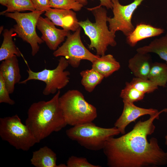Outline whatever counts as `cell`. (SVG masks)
Returning a JSON list of instances; mask_svg holds the SVG:
<instances>
[{"mask_svg": "<svg viewBox=\"0 0 167 167\" xmlns=\"http://www.w3.org/2000/svg\"><path fill=\"white\" fill-rule=\"evenodd\" d=\"M36 11H46L50 8L49 0H31Z\"/></svg>", "mask_w": 167, "mask_h": 167, "instance_id": "cell-29", "label": "cell"}, {"mask_svg": "<svg viewBox=\"0 0 167 167\" xmlns=\"http://www.w3.org/2000/svg\"><path fill=\"white\" fill-rule=\"evenodd\" d=\"M92 63V68L99 72L104 78L109 77L118 71L121 67L119 62L110 54L101 56Z\"/></svg>", "mask_w": 167, "mask_h": 167, "instance_id": "cell-17", "label": "cell"}, {"mask_svg": "<svg viewBox=\"0 0 167 167\" xmlns=\"http://www.w3.org/2000/svg\"><path fill=\"white\" fill-rule=\"evenodd\" d=\"M59 102L67 125L73 126L92 122L97 117L96 108L78 90H68L60 97Z\"/></svg>", "mask_w": 167, "mask_h": 167, "instance_id": "cell-4", "label": "cell"}, {"mask_svg": "<svg viewBox=\"0 0 167 167\" xmlns=\"http://www.w3.org/2000/svg\"><path fill=\"white\" fill-rule=\"evenodd\" d=\"M123 108L122 113L114 124V126L121 134H125V129L130 123L142 116L154 115L158 112V110L153 108L146 109L135 105L134 103L122 100Z\"/></svg>", "mask_w": 167, "mask_h": 167, "instance_id": "cell-12", "label": "cell"}, {"mask_svg": "<svg viewBox=\"0 0 167 167\" xmlns=\"http://www.w3.org/2000/svg\"><path fill=\"white\" fill-rule=\"evenodd\" d=\"M67 136L85 148L97 151L104 148L106 141L120 133L115 127L104 128L92 122L73 126L66 131Z\"/></svg>", "mask_w": 167, "mask_h": 167, "instance_id": "cell-5", "label": "cell"}, {"mask_svg": "<svg viewBox=\"0 0 167 167\" xmlns=\"http://www.w3.org/2000/svg\"><path fill=\"white\" fill-rule=\"evenodd\" d=\"M148 79L158 86L166 87L167 84V64L157 62L152 63Z\"/></svg>", "mask_w": 167, "mask_h": 167, "instance_id": "cell-21", "label": "cell"}, {"mask_svg": "<svg viewBox=\"0 0 167 167\" xmlns=\"http://www.w3.org/2000/svg\"><path fill=\"white\" fill-rule=\"evenodd\" d=\"M80 74L82 77L81 84L89 92H92L104 78L102 75L92 68L82 71Z\"/></svg>", "mask_w": 167, "mask_h": 167, "instance_id": "cell-22", "label": "cell"}, {"mask_svg": "<svg viewBox=\"0 0 167 167\" xmlns=\"http://www.w3.org/2000/svg\"><path fill=\"white\" fill-rule=\"evenodd\" d=\"M6 10L0 12V15L6 13L20 12L27 11H36L31 0H9Z\"/></svg>", "mask_w": 167, "mask_h": 167, "instance_id": "cell-23", "label": "cell"}, {"mask_svg": "<svg viewBox=\"0 0 167 167\" xmlns=\"http://www.w3.org/2000/svg\"><path fill=\"white\" fill-rule=\"evenodd\" d=\"M45 15L55 25L66 30L75 32L80 27L76 13L71 10L50 8Z\"/></svg>", "mask_w": 167, "mask_h": 167, "instance_id": "cell-13", "label": "cell"}, {"mask_svg": "<svg viewBox=\"0 0 167 167\" xmlns=\"http://www.w3.org/2000/svg\"><path fill=\"white\" fill-rule=\"evenodd\" d=\"M67 167H101L99 165H93L84 157L72 156L70 157L66 162Z\"/></svg>", "mask_w": 167, "mask_h": 167, "instance_id": "cell-27", "label": "cell"}, {"mask_svg": "<svg viewBox=\"0 0 167 167\" xmlns=\"http://www.w3.org/2000/svg\"><path fill=\"white\" fill-rule=\"evenodd\" d=\"M60 90L48 101L32 104L28 111L25 124L40 142L67 125L59 102Z\"/></svg>", "mask_w": 167, "mask_h": 167, "instance_id": "cell-2", "label": "cell"}, {"mask_svg": "<svg viewBox=\"0 0 167 167\" xmlns=\"http://www.w3.org/2000/svg\"><path fill=\"white\" fill-rule=\"evenodd\" d=\"M81 28L79 27L73 34L69 33L65 41L53 53L55 57H65L69 65L75 68L79 67L82 60L92 63L100 56L94 54L84 46L80 37Z\"/></svg>", "mask_w": 167, "mask_h": 167, "instance_id": "cell-9", "label": "cell"}, {"mask_svg": "<svg viewBox=\"0 0 167 167\" xmlns=\"http://www.w3.org/2000/svg\"><path fill=\"white\" fill-rule=\"evenodd\" d=\"M57 155L51 149L47 146L33 152L30 161L36 167H58L56 164Z\"/></svg>", "mask_w": 167, "mask_h": 167, "instance_id": "cell-18", "label": "cell"}, {"mask_svg": "<svg viewBox=\"0 0 167 167\" xmlns=\"http://www.w3.org/2000/svg\"><path fill=\"white\" fill-rule=\"evenodd\" d=\"M166 87V91L167 92V84ZM165 145H167V135H166L165 136Z\"/></svg>", "mask_w": 167, "mask_h": 167, "instance_id": "cell-32", "label": "cell"}, {"mask_svg": "<svg viewBox=\"0 0 167 167\" xmlns=\"http://www.w3.org/2000/svg\"><path fill=\"white\" fill-rule=\"evenodd\" d=\"M144 0H133L131 3L123 5L119 0H112L113 16L107 18L109 30L114 33L120 31L126 37L130 35L135 28L131 21L132 15Z\"/></svg>", "mask_w": 167, "mask_h": 167, "instance_id": "cell-10", "label": "cell"}, {"mask_svg": "<svg viewBox=\"0 0 167 167\" xmlns=\"http://www.w3.org/2000/svg\"><path fill=\"white\" fill-rule=\"evenodd\" d=\"M14 32L13 28L3 30V40L0 48V61L16 56L20 57L21 54L12 40Z\"/></svg>", "mask_w": 167, "mask_h": 167, "instance_id": "cell-19", "label": "cell"}, {"mask_svg": "<svg viewBox=\"0 0 167 167\" xmlns=\"http://www.w3.org/2000/svg\"><path fill=\"white\" fill-rule=\"evenodd\" d=\"M87 9L92 11L95 22L92 23L87 19L79 21V24L90 40L89 49H95L97 55H104L109 46L116 45L115 33L110 31L107 25V11L105 8L95 6Z\"/></svg>", "mask_w": 167, "mask_h": 167, "instance_id": "cell-3", "label": "cell"}, {"mask_svg": "<svg viewBox=\"0 0 167 167\" xmlns=\"http://www.w3.org/2000/svg\"><path fill=\"white\" fill-rule=\"evenodd\" d=\"M17 57L15 56L4 60L0 65V74L10 94L14 92L15 85L21 81V76Z\"/></svg>", "mask_w": 167, "mask_h": 167, "instance_id": "cell-14", "label": "cell"}, {"mask_svg": "<svg viewBox=\"0 0 167 167\" xmlns=\"http://www.w3.org/2000/svg\"><path fill=\"white\" fill-rule=\"evenodd\" d=\"M51 8L78 11L84 6L76 0H49Z\"/></svg>", "mask_w": 167, "mask_h": 167, "instance_id": "cell-26", "label": "cell"}, {"mask_svg": "<svg viewBox=\"0 0 167 167\" xmlns=\"http://www.w3.org/2000/svg\"><path fill=\"white\" fill-rule=\"evenodd\" d=\"M145 94L126 82L125 87L121 90L120 96L122 100L134 103L143 100Z\"/></svg>", "mask_w": 167, "mask_h": 167, "instance_id": "cell-24", "label": "cell"}, {"mask_svg": "<svg viewBox=\"0 0 167 167\" xmlns=\"http://www.w3.org/2000/svg\"><path fill=\"white\" fill-rule=\"evenodd\" d=\"M9 0H0V4L4 6H6Z\"/></svg>", "mask_w": 167, "mask_h": 167, "instance_id": "cell-31", "label": "cell"}, {"mask_svg": "<svg viewBox=\"0 0 167 167\" xmlns=\"http://www.w3.org/2000/svg\"><path fill=\"white\" fill-rule=\"evenodd\" d=\"M4 80L0 74V103H5L11 105L15 104V101L11 99Z\"/></svg>", "mask_w": 167, "mask_h": 167, "instance_id": "cell-28", "label": "cell"}, {"mask_svg": "<svg viewBox=\"0 0 167 167\" xmlns=\"http://www.w3.org/2000/svg\"><path fill=\"white\" fill-rule=\"evenodd\" d=\"M0 136L16 149L25 151L39 143L17 114L0 118Z\"/></svg>", "mask_w": 167, "mask_h": 167, "instance_id": "cell-6", "label": "cell"}, {"mask_svg": "<svg viewBox=\"0 0 167 167\" xmlns=\"http://www.w3.org/2000/svg\"><path fill=\"white\" fill-rule=\"evenodd\" d=\"M130 83L135 88L144 94L153 92L158 89V87L148 79L136 77L133 78Z\"/></svg>", "mask_w": 167, "mask_h": 167, "instance_id": "cell-25", "label": "cell"}, {"mask_svg": "<svg viewBox=\"0 0 167 167\" xmlns=\"http://www.w3.org/2000/svg\"><path fill=\"white\" fill-rule=\"evenodd\" d=\"M84 6L86 5L88 3L87 0H76ZM100 2V4L96 6L97 7H100L102 6H105L108 9H112L113 3L112 0H99Z\"/></svg>", "mask_w": 167, "mask_h": 167, "instance_id": "cell-30", "label": "cell"}, {"mask_svg": "<svg viewBox=\"0 0 167 167\" xmlns=\"http://www.w3.org/2000/svg\"><path fill=\"white\" fill-rule=\"evenodd\" d=\"M69 64L65 58L61 57L58 60L57 67L52 70L45 68L38 72L32 71L28 66L27 71V78L19 84H26L29 80H38L44 82L45 86L43 94L45 96L56 93L58 90L64 88L69 82L70 72L66 70Z\"/></svg>", "mask_w": 167, "mask_h": 167, "instance_id": "cell-7", "label": "cell"}, {"mask_svg": "<svg viewBox=\"0 0 167 167\" xmlns=\"http://www.w3.org/2000/svg\"><path fill=\"white\" fill-rule=\"evenodd\" d=\"M3 26H2L0 27V33H1V32H2V31L3 30Z\"/></svg>", "mask_w": 167, "mask_h": 167, "instance_id": "cell-33", "label": "cell"}, {"mask_svg": "<svg viewBox=\"0 0 167 167\" xmlns=\"http://www.w3.org/2000/svg\"><path fill=\"white\" fill-rule=\"evenodd\" d=\"M44 12L35 11L25 13L18 12L6 13L4 15L15 20L16 24L13 28L14 32L18 37L30 44L33 56L39 51V45L44 42L36 31L38 19Z\"/></svg>", "mask_w": 167, "mask_h": 167, "instance_id": "cell-8", "label": "cell"}, {"mask_svg": "<svg viewBox=\"0 0 167 167\" xmlns=\"http://www.w3.org/2000/svg\"><path fill=\"white\" fill-rule=\"evenodd\" d=\"M136 51L142 53H155L167 64V34L153 40L148 45L138 48Z\"/></svg>", "mask_w": 167, "mask_h": 167, "instance_id": "cell-20", "label": "cell"}, {"mask_svg": "<svg viewBox=\"0 0 167 167\" xmlns=\"http://www.w3.org/2000/svg\"><path fill=\"white\" fill-rule=\"evenodd\" d=\"M166 24H167V27H166V29H167V21H166ZM167 34V33H166Z\"/></svg>", "mask_w": 167, "mask_h": 167, "instance_id": "cell-34", "label": "cell"}, {"mask_svg": "<svg viewBox=\"0 0 167 167\" xmlns=\"http://www.w3.org/2000/svg\"><path fill=\"white\" fill-rule=\"evenodd\" d=\"M164 30L144 23L138 24L127 36L126 41L131 47H135L140 41L147 38L158 36L164 33Z\"/></svg>", "mask_w": 167, "mask_h": 167, "instance_id": "cell-16", "label": "cell"}, {"mask_svg": "<svg viewBox=\"0 0 167 167\" xmlns=\"http://www.w3.org/2000/svg\"><path fill=\"white\" fill-rule=\"evenodd\" d=\"M167 112V108L164 109L146 120L139 121L129 132L118 138H109L103 149L107 166L158 167L167 165V151L160 148L156 138L147 139L148 136L155 130L154 121Z\"/></svg>", "mask_w": 167, "mask_h": 167, "instance_id": "cell-1", "label": "cell"}, {"mask_svg": "<svg viewBox=\"0 0 167 167\" xmlns=\"http://www.w3.org/2000/svg\"><path fill=\"white\" fill-rule=\"evenodd\" d=\"M36 27L42 33L41 39L50 49L54 51L70 32V31L57 28L48 18L41 16L38 20Z\"/></svg>", "mask_w": 167, "mask_h": 167, "instance_id": "cell-11", "label": "cell"}, {"mask_svg": "<svg viewBox=\"0 0 167 167\" xmlns=\"http://www.w3.org/2000/svg\"><path fill=\"white\" fill-rule=\"evenodd\" d=\"M152 62L149 54L137 52L128 62V67L135 77L148 79Z\"/></svg>", "mask_w": 167, "mask_h": 167, "instance_id": "cell-15", "label": "cell"}]
</instances>
